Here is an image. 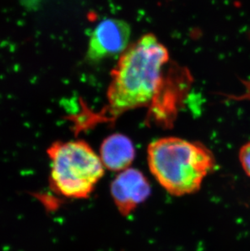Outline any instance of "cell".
Here are the masks:
<instances>
[{
    "instance_id": "3957f363",
    "label": "cell",
    "mask_w": 250,
    "mask_h": 251,
    "mask_svg": "<svg viewBox=\"0 0 250 251\" xmlns=\"http://www.w3.org/2000/svg\"><path fill=\"white\" fill-rule=\"evenodd\" d=\"M48 154L50 188L56 195L87 199L104 176L105 168L100 155L82 140L54 142Z\"/></svg>"
},
{
    "instance_id": "277c9868",
    "label": "cell",
    "mask_w": 250,
    "mask_h": 251,
    "mask_svg": "<svg viewBox=\"0 0 250 251\" xmlns=\"http://www.w3.org/2000/svg\"><path fill=\"white\" fill-rule=\"evenodd\" d=\"M131 28L123 20H102L90 36L87 57L92 61L122 55L129 48Z\"/></svg>"
},
{
    "instance_id": "6da1fadb",
    "label": "cell",
    "mask_w": 250,
    "mask_h": 251,
    "mask_svg": "<svg viewBox=\"0 0 250 251\" xmlns=\"http://www.w3.org/2000/svg\"><path fill=\"white\" fill-rule=\"evenodd\" d=\"M169 53L155 36L148 33L129 46L112 73L104 110L113 121L128 110L149 104L162 88Z\"/></svg>"
},
{
    "instance_id": "5b68a950",
    "label": "cell",
    "mask_w": 250,
    "mask_h": 251,
    "mask_svg": "<svg viewBox=\"0 0 250 251\" xmlns=\"http://www.w3.org/2000/svg\"><path fill=\"white\" fill-rule=\"evenodd\" d=\"M114 203L122 216H127L144 202L151 193L147 176L136 168H129L116 176L111 184Z\"/></svg>"
},
{
    "instance_id": "7a4b0ae2",
    "label": "cell",
    "mask_w": 250,
    "mask_h": 251,
    "mask_svg": "<svg viewBox=\"0 0 250 251\" xmlns=\"http://www.w3.org/2000/svg\"><path fill=\"white\" fill-rule=\"evenodd\" d=\"M150 171L171 195L198 192L215 168L212 152L200 142L169 137L151 142L147 149Z\"/></svg>"
},
{
    "instance_id": "52a82bcc",
    "label": "cell",
    "mask_w": 250,
    "mask_h": 251,
    "mask_svg": "<svg viewBox=\"0 0 250 251\" xmlns=\"http://www.w3.org/2000/svg\"><path fill=\"white\" fill-rule=\"evenodd\" d=\"M239 160L244 172L250 177V141L241 147L239 151Z\"/></svg>"
},
{
    "instance_id": "8992f818",
    "label": "cell",
    "mask_w": 250,
    "mask_h": 251,
    "mask_svg": "<svg viewBox=\"0 0 250 251\" xmlns=\"http://www.w3.org/2000/svg\"><path fill=\"white\" fill-rule=\"evenodd\" d=\"M136 151L132 140L121 133H114L103 140L100 147V157L104 168L119 172L129 168L134 160Z\"/></svg>"
}]
</instances>
